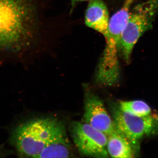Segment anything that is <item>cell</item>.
<instances>
[{
  "instance_id": "obj_12",
  "label": "cell",
  "mask_w": 158,
  "mask_h": 158,
  "mask_svg": "<svg viewBox=\"0 0 158 158\" xmlns=\"http://www.w3.org/2000/svg\"><path fill=\"white\" fill-rule=\"evenodd\" d=\"M88 1H90V0H71V11H73L74 8H75L77 3Z\"/></svg>"
},
{
  "instance_id": "obj_7",
  "label": "cell",
  "mask_w": 158,
  "mask_h": 158,
  "mask_svg": "<svg viewBox=\"0 0 158 158\" xmlns=\"http://www.w3.org/2000/svg\"><path fill=\"white\" fill-rule=\"evenodd\" d=\"M84 119V122L107 136L116 127L102 100L93 93L86 94Z\"/></svg>"
},
{
  "instance_id": "obj_9",
  "label": "cell",
  "mask_w": 158,
  "mask_h": 158,
  "mask_svg": "<svg viewBox=\"0 0 158 158\" xmlns=\"http://www.w3.org/2000/svg\"><path fill=\"white\" fill-rule=\"evenodd\" d=\"M107 149L113 158H133L136 152L131 141L117 127L108 135Z\"/></svg>"
},
{
  "instance_id": "obj_1",
  "label": "cell",
  "mask_w": 158,
  "mask_h": 158,
  "mask_svg": "<svg viewBox=\"0 0 158 158\" xmlns=\"http://www.w3.org/2000/svg\"><path fill=\"white\" fill-rule=\"evenodd\" d=\"M38 28L33 0H0V52L19 54L28 50Z\"/></svg>"
},
{
  "instance_id": "obj_6",
  "label": "cell",
  "mask_w": 158,
  "mask_h": 158,
  "mask_svg": "<svg viewBox=\"0 0 158 158\" xmlns=\"http://www.w3.org/2000/svg\"><path fill=\"white\" fill-rule=\"evenodd\" d=\"M135 0H125L122 7L110 19L108 34L105 37L106 45L101 60L111 63H118V51L123 31L130 10Z\"/></svg>"
},
{
  "instance_id": "obj_2",
  "label": "cell",
  "mask_w": 158,
  "mask_h": 158,
  "mask_svg": "<svg viewBox=\"0 0 158 158\" xmlns=\"http://www.w3.org/2000/svg\"><path fill=\"white\" fill-rule=\"evenodd\" d=\"M65 133L64 124L56 118H36L16 127L11 141L20 155L37 158L50 142Z\"/></svg>"
},
{
  "instance_id": "obj_3",
  "label": "cell",
  "mask_w": 158,
  "mask_h": 158,
  "mask_svg": "<svg viewBox=\"0 0 158 158\" xmlns=\"http://www.w3.org/2000/svg\"><path fill=\"white\" fill-rule=\"evenodd\" d=\"M158 12V0H147L130 10L119 46V50L127 63L130 62L138 40L145 32L152 29Z\"/></svg>"
},
{
  "instance_id": "obj_5",
  "label": "cell",
  "mask_w": 158,
  "mask_h": 158,
  "mask_svg": "<svg viewBox=\"0 0 158 158\" xmlns=\"http://www.w3.org/2000/svg\"><path fill=\"white\" fill-rule=\"evenodd\" d=\"M71 134L75 145L82 154L94 158L109 157L108 136L85 122H74Z\"/></svg>"
},
{
  "instance_id": "obj_11",
  "label": "cell",
  "mask_w": 158,
  "mask_h": 158,
  "mask_svg": "<svg viewBox=\"0 0 158 158\" xmlns=\"http://www.w3.org/2000/svg\"><path fill=\"white\" fill-rule=\"evenodd\" d=\"M119 109L123 112L135 116H147L152 114L149 105L141 100L120 102Z\"/></svg>"
},
{
  "instance_id": "obj_8",
  "label": "cell",
  "mask_w": 158,
  "mask_h": 158,
  "mask_svg": "<svg viewBox=\"0 0 158 158\" xmlns=\"http://www.w3.org/2000/svg\"><path fill=\"white\" fill-rule=\"evenodd\" d=\"M109 11L102 0H90L85 15V23L106 37L110 22Z\"/></svg>"
},
{
  "instance_id": "obj_13",
  "label": "cell",
  "mask_w": 158,
  "mask_h": 158,
  "mask_svg": "<svg viewBox=\"0 0 158 158\" xmlns=\"http://www.w3.org/2000/svg\"><path fill=\"white\" fill-rule=\"evenodd\" d=\"M3 155V153H2V151H1V150H0V157H1Z\"/></svg>"
},
{
  "instance_id": "obj_10",
  "label": "cell",
  "mask_w": 158,
  "mask_h": 158,
  "mask_svg": "<svg viewBox=\"0 0 158 158\" xmlns=\"http://www.w3.org/2000/svg\"><path fill=\"white\" fill-rule=\"evenodd\" d=\"M71 155V147L65 133L50 142L37 158H68Z\"/></svg>"
},
{
  "instance_id": "obj_4",
  "label": "cell",
  "mask_w": 158,
  "mask_h": 158,
  "mask_svg": "<svg viewBox=\"0 0 158 158\" xmlns=\"http://www.w3.org/2000/svg\"><path fill=\"white\" fill-rule=\"evenodd\" d=\"M113 112L116 127L131 141L135 151L139 148V142L142 138L158 133V116H135L119 108Z\"/></svg>"
}]
</instances>
